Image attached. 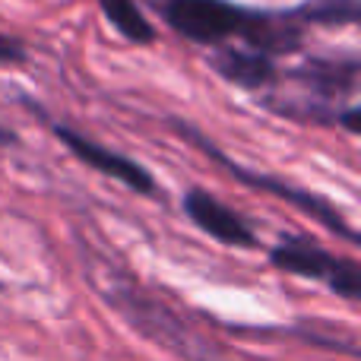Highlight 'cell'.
I'll return each mask as SVG.
<instances>
[{"label":"cell","mask_w":361,"mask_h":361,"mask_svg":"<svg viewBox=\"0 0 361 361\" xmlns=\"http://www.w3.org/2000/svg\"><path fill=\"white\" fill-rule=\"evenodd\" d=\"M82 263L89 286L99 292V298L152 345L171 352L180 361H235L225 345L203 336L169 301L146 288L124 263L99 250L92 241H82Z\"/></svg>","instance_id":"6da1fadb"},{"label":"cell","mask_w":361,"mask_h":361,"mask_svg":"<svg viewBox=\"0 0 361 361\" xmlns=\"http://www.w3.org/2000/svg\"><path fill=\"white\" fill-rule=\"evenodd\" d=\"M206 67L225 82L244 89V92H269L282 82V67L276 57L263 54L247 44L225 42L206 54Z\"/></svg>","instance_id":"ba28073f"},{"label":"cell","mask_w":361,"mask_h":361,"mask_svg":"<svg viewBox=\"0 0 361 361\" xmlns=\"http://www.w3.org/2000/svg\"><path fill=\"white\" fill-rule=\"evenodd\" d=\"M0 146H19V137L10 127H0Z\"/></svg>","instance_id":"7c38bea8"},{"label":"cell","mask_w":361,"mask_h":361,"mask_svg":"<svg viewBox=\"0 0 361 361\" xmlns=\"http://www.w3.org/2000/svg\"><path fill=\"white\" fill-rule=\"evenodd\" d=\"M361 61L358 54H311L301 63L282 70V82L298 86L307 99L326 102V105H345L355 102Z\"/></svg>","instance_id":"5b68a950"},{"label":"cell","mask_w":361,"mask_h":361,"mask_svg":"<svg viewBox=\"0 0 361 361\" xmlns=\"http://www.w3.org/2000/svg\"><path fill=\"white\" fill-rule=\"evenodd\" d=\"M25 61H29V48L19 38L0 32V67H19Z\"/></svg>","instance_id":"8fae6325"},{"label":"cell","mask_w":361,"mask_h":361,"mask_svg":"<svg viewBox=\"0 0 361 361\" xmlns=\"http://www.w3.org/2000/svg\"><path fill=\"white\" fill-rule=\"evenodd\" d=\"M162 23L190 44L216 48L238 42L269 57H288L305 51L307 29L292 16V10L244 6L235 0H152Z\"/></svg>","instance_id":"7a4b0ae2"},{"label":"cell","mask_w":361,"mask_h":361,"mask_svg":"<svg viewBox=\"0 0 361 361\" xmlns=\"http://www.w3.org/2000/svg\"><path fill=\"white\" fill-rule=\"evenodd\" d=\"M169 124H171V130H175L180 140H187V143L193 146V149H200L206 159H212L216 165H222V171H228V175L235 178L238 184L250 187V190H257V193H269V197H276V200H286L288 206H295V209H301L305 216H311L314 222H320L324 228H330L333 235H339L343 241L358 244V231L349 225V219L343 216V209H339V206H333L326 197H320V193L307 190V187L288 184V180H282V178H273V175H263V171L244 169L241 162L228 159L216 143H212L209 137H206L203 130H197V127L187 124V121L171 118Z\"/></svg>","instance_id":"3957f363"},{"label":"cell","mask_w":361,"mask_h":361,"mask_svg":"<svg viewBox=\"0 0 361 361\" xmlns=\"http://www.w3.org/2000/svg\"><path fill=\"white\" fill-rule=\"evenodd\" d=\"M288 10L305 29H349L361 19L358 0H298Z\"/></svg>","instance_id":"30bf717a"},{"label":"cell","mask_w":361,"mask_h":361,"mask_svg":"<svg viewBox=\"0 0 361 361\" xmlns=\"http://www.w3.org/2000/svg\"><path fill=\"white\" fill-rule=\"evenodd\" d=\"M269 267L307 282H324L336 298L355 305L361 298V267L355 257H339L307 235H279L267 250Z\"/></svg>","instance_id":"277c9868"},{"label":"cell","mask_w":361,"mask_h":361,"mask_svg":"<svg viewBox=\"0 0 361 361\" xmlns=\"http://www.w3.org/2000/svg\"><path fill=\"white\" fill-rule=\"evenodd\" d=\"M180 212H184L203 235H209L212 241L225 244V247L260 250V235H257L254 225L238 209H231L228 203L212 197L206 187H190V190H184V197H180Z\"/></svg>","instance_id":"52a82bcc"},{"label":"cell","mask_w":361,"mask_h":361,"mask_svg":"<svg viewBox=\"0 0 361 361\" xmlns=\"http://www.w3.org/2000/svg\"><path fill=\"white\" fill-rule=\"evenodd\" d=\"M99 10L124 42L137 44V48H152L159 42V29L143 13L140 0H99Z\"/></svg>","instance_id":"9c48e42d"},{"label":"cell","mask_w":361,"mask_h":361,"mask_svg":"<svg viewBox=\"0 0 361 361\" xmlns=\"http://www.w3.org/2000/svg\"><path fill=\"white\" fill-rule=\"evenodd\" d=\"M51 133H54L57 143H61L70 156L80 159V162L89 165L92 171H99V175H105L111 180H121L127 190L140 193V197H159L156 175H152L146 165H140L137 159L121 156V152H114V149H108V146L95 143L92 137H86V133L73 130L70 124H61V121H54V124H51Z\"/></svg>","instance_id":"8992f818"}]
</instances>
